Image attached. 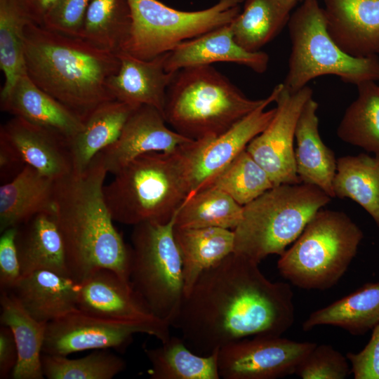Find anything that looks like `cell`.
<instances>
[{
    "mask_svg": "<svg viewBox=\"0 0 379 379\" xmlns=\"http://www.w3.org/2000/svg\"><path fill=\"white\" fill-rule=\"evenodd\" d=\"M294 320L291 284L271 281L259 263L233 252L201 274L171 326L190 350L209 355L242 338L282 335Z\"/></svg>",
    "mask_w": 379,
    "mask_h": 379,
    "instance_id": "6da1fadb",
    "label": "cell"
},
{
    "mask_svg": "<svg viewBox=\"0 0 379 379\" xmlns=\"http://www.w3.org/2000/svg\"><path fill=\"white\" fill-rule=\"evenodd\" d=\"M107 173L95 156L84 171L55 180L54 215L69 276L79 284L102 268L129 281L131 248L114 225L105 202Z\"/></svg>",
    "mask_w": 379,
    "mask_h": 379,
    "instance_id": "7a4b0ae2",
    "label": "cell"
},
{
    "mask_svg": "<svg viewBox=\"0 0 379 379\" xmlns=\"http://www.w3.org/2000/svg\"><path fill=\"white\" fill-rule=\"evenodd\" d=\"M25 60L30 79L84 121L98 106L115 100L109 87L120 67L115 53L29 21Z\"/></svg>",
    "mask_w": 379,
    "mask_h": 379,
    "instance_id": "3957f363",
    "label": "cell"
},
{
    "mask_svg": "<svg viewBox=\"0 0 379 379\" xmlns=\"http://www.w3.org/2000/svg\"><path fill=\"white\" fill-rule=\"evenodd\" d=\"M265 99L248 98L211 65L190 67L175 72L164 117L174 131L199 140L224 133Z\"/></svg>",
    "mask_w": 379,
    "mask_h": 379,
    "instance_id": "277c9868",
    "label": "cell"
},
{
    "mask_svg": "<svg viewBox=\"0 0 379 379\" xmlns=\"http://www.w3.org/2000/svg\"><path fill=\"white\" fill-rule=\"evenodd\" d=\"M179 149L142 154L114 174L103 187L114 221L134 226L171 220L188 195Z\"/></svg>",
    "mask_w": 379,
    "mask_h": 379,
    "instance_id": "5b68a950",
    "label": "cell"
},
{
    "mask_svg": "<svg viewBox=\"0 0 379 379\" xmlns=\"http://www.w3.org/2000/svg\"><path fill=\"white\" fill-rule=\"evenodd\" d=\"M331 199L310 184L274 186L244 206L241 220L233 230L234 253L257 263L270 255H281Z\"/></svg>",
    "mask_w": 379,
    "mask_h": 379,
    "instance_id": "8992f818",
    "label": "cell"
},
{
    "mask_svg": "<svg viewBox=\"0 0 379 379\" xmlns=\"http://www.w3.org/2000/svg\"><path fill=\"white\" fill-rule=\"evenodd\" d=\"M363 237L361 230L346 213L321 208L279 255L277 269L298 288H331L347 272Z\"/></svg>",
    "mask_w": 379,
    "mask_h": 379,
    "instance_id": "52a82bcc",
    "label": "cell"
},
{
    "mask_svg": "<svg viewBox=\"0 0 379 379\" xmlns=\"http://www.w3.org/2000/svg\"><path fill=\"white\" fill-rule=\"evenodd\" d=\"M288 27L291 50L283 84L290 92L324 75H335L356 86L379 80L378 55L356 58L343 51L327 31L318 0H304L291 13Z\"/></svg>",
    "mask_w": 379,
    "mask_h": 379,
    "instance_id": "ba28073f",
    "label": "cell"
},
{
    "mask_svg": "<svg viewBox=\"0 0 379 379\" xmlns=\"http://www.w3.org/2000/svg\"><path fill=\"white\" fill-rule=\"evenodd\" d=\"M175 213L166 223L134 225L130 246L133 288L152 313L171 326L185 297L182 260L173 232Z\"/></svg>",
    "mask_w": 379,
    "mask_h": 379,
    "instance_id": "9c48e42d",
    "label": "cell"
},
{
    "mask_svg": "<svg viewBox=\"0 0 379 379\" xmlns=\"http://www.w3.org/2000/svg\"><path fill=\"white\" fill-rule=\"evenodd\" d=\"M132 25L122 50L150 60L170 52L184 41L230 24L246 0H220L201 11H182L158 0H128Z\"/></svg>",
    "mask_w": 379,
    "mask_h": 379,
    "instance_id": "30bf717a",
    "label": "cell"
},
{
    "mask_svg": "<svg viewBox=\"0 0 379 379\" xmlns=\"http://www.w3.org/2000/svg\"><path fill=\"white\" fill-rule=\"evenodd\" d=\"M170 324L164 321H125L94 317L77 309L46 324L43 353L67 356L89 350L122 351L136 333L169 339Z\"/></svg>",
    "mask_w": 379,
    "mask_h": 379,
    "instance_id": "8fae6325",
    "label": "cell"
},
{
    "mask_svg": "<svg viewBox=\"0 0 379 379\" xmlns=\"http://www.w3.org/2000/svg\"><path fill=\"white\" fill-rule=\"evenodd\" d=\"M282 87V83L277 85L262 105L224 133L193 140L180 147L188 185L187 197L208 187L215 176L267 126L274 116L276 108L265 109L275 101Z\"/></svg>",
    "mask_w": 379,
    "mask_h": 379,
    "instance_id": "7c38bea8",
    "label": "cell"
},
{
    "mask_svg": "<svg viewBox=\"0 0 379 379\" xmlns=\"http://www.w3.org/2000/svg\"><path fill=\"white\" fill-rule=\"evenodd\" d=\"M313 342L260 335L229 343L218 350L220 378L276 379L294 374L315 347Z\"/></svg>",
    "mask_w": 379,
    "mask_h": 379,
    "instance_id": "4fadbf2b",
    "label": "cell"
},
{
    "mask_svg": "<svg viewBox=\"0 0 379 379\" xmlns=\"http://www.w3.org/2000/svg\"><path fill=\"white\" fill-rule=\"evenodd\" d=\"M312 95L308 86L290 92L283 84L274 101L277 106L274 117L246 147L267 171L274 186L301 182L296 173L293 140L300 114Z\"/></svg>",
    "mask_w": 379,
    "mask_h": 379,
    "instance_id": "5bb4252c",
    "label": "cell"
},
{
    "mask_svg": "<svg viewBox=\"0 0 379 379\" xmlns=\"http://www.w3.org/2000/svg\"><path fill=\"white\" fill-rule=\"evenodd\" d=\"M166 124L163 114L157 108L139 106L131 112L118 139L95 156L107 173L114 174L139 156L173 152L193 141L171 129Z\"/></svg>",
    "mask_w": 379,
    "mask_h": 379,
    "instance_id": "9a60e30c",
    "label": "cell"
},
{
    "mask_svg": "<svg viewBox=\"0 0 379 379\" xmlns=\"http://www.w3.org/2000/svg\"><path fill=\"white\" fill-rule=\"evenodd\" d=\"M77 309L88 314L116 321H157L130 281L109 269H99L79 283Z\"/></svg>",
    "mask_w": 379,
    "mask_h": 379,
    "instance_id": "2e32d148",
    "label": "cell"
},
{
    "mask_svg": "<svg viewBox=\"0 0 379 379\" xmlns=\"http://www.w3.org/2000/svg\"><path fill=\"white\" fill-rule=\"evenodd\" d=\"M327 31L347 55H379V0H323Z\"/></svg>",
    "mask_w": 379,
    "mask_h": 379,
    "instance_id": "e0dca14e",
    "label": "cell"
},
{
    "mask_svg": "<svg viewBox=\"0 0 379 379\" xmlns=\"http://www.w3.org/2000/svg\"><path fill=\"white\" fill-rule=\"evenodd\" d=\"M270 58L262 51L249 52L235 41L230 24L187 40L166 53L165 69H181L226 62L244 65L257 73L265 72Z\"/></svg>",
    "mask_w": 379,
    "mask_h": 379,
    "instance_id": "ac0fdd59",
    "label": "cell"
},
{
    "mask_svg": "<svg viewBox=\"0 0 379 379\" xmlns=\"http://www.w3.org/2000/svg\"><path fill=\"white\" fill-rule=\"evenodd\" d=\"M0 136L15 149L26 166L57 180L73 171L69 141L18 117L0 128Z\"/></svg>",
    "mask_w": 379,
    "mask_h": 379,
    "instance_id": "d6986e66",
    "label": "cell"
},
{
    "mask_svg": "<svg viewBox=\"0 0 379 379\" xmlns=\"http://www.w3.org/2000/svg\"><path fill=\"white\" fill-rule=\"evenodd\" d=\"M166 53L142 60L123 51L117 53L120 67L109 82L115 100L133 107L149 105L164 115L166 91L175 74L165 69Z\"/></svg>",
    "mask_w": 379,
    "mask_h": 379,
    "instance_id": "ffe728a7",
    "label": "cell"
},
{
    "mask_svg": "<svg viewBox=\"0 0 379 379\" xmlns=\"http://www.w3.org/2000/svg\"><path fill=\"white\" fill-rule=\"evenodd\" d=\"M0 106L2 111L53 131L69 142L84 126L78 114L39 88L27 73L0 100Z\"/></svg>",
    "mask_w": 379,
    "mask_h": 379,
    "instance_id": "44dd1931",
    "label": "cell"
},
{
    "mask_svg": "<svg viewBox=\"0 0 379 379\" xmlns=\"http://www.w3.org/2000/svg\"><path fill=\"white\" fill-rule=\"evenodd\" d=\"M79 287L68 276L41 270L21 277L11 291L32 317L47 324L77 309Z\"/></svg>",
    "mask_w": 379,
    "mask_h": 379,
    "instance_id": "7402d4cb",
    "label": "cell"
},
{
    "mask_svg": "<svg viewBox=\"0 0 379 379\" xmlns=\"http://www.w3.org/2000/svg\"><path fill=\"white\" fill-rule=\"evenodd\" d=\"M317 109L318 103L310 98L304 105L296 124V173L301 182L315 185L333 198L337 159L320 136Z\"/></svg>",
    "mask_w": 379,
    "mask_h": 379,
    "instance_id": "603a6c76",
    "label": "cell"
},
{
    "mask_svg": "<svg viewBox=\"0 0 379 379\" xmlns=\"http://www.w3.org/2000/svg\"><path fill=\"white\" fill-rule=\"evenodd\" d=\"M55 180L26 166L0 187V231L18 227L40 213L54 214Z\"/></svg>",
    "mask_w": 379,
    "mask_h": 379,
    "instance_id": "cb8c5ba5",
    "label": "cell"
},
{
    "mask_svg": "<svg viewBox=\"0 0 379 379\" xmlns=\"http://www.w3.org/2000/svg\"><path fill=\"white\" fill-rule=\"evenodd\" d=\"M15 242L22 277L41 270L69 277L54 214H38L18 227Z\"/></svg>",
    "mask_w": 379,
    "mask_h": 379,
    "instance_id": "d4e9b609",
    "label": "cell"
},
{
    "mask_svg": "<svg viewBox=\"0 0 379 379\" xmlns=\"http://www.w3.org/2000/svg\"><path fill=\"white\" fill-rule=\"evenodd\" d=\"M1 324L12 331L18 348L13 379H43L41 357L46 324L32 317L11 291H1Z\"/></svg>",
    "mask_w": 379,
    "mask_h": 379,
    "instance_id": "484cf974",
    "label": "cell"
},
{
    "mask_svg": "<svg viewBox=\"0 0 379 379\" xmlns=\"http://www.w3.org/2000/svg\"><path fill=\"white\" fill-rule=\"evenodd\" d=\"M173 232L182 260L185 296L202 273L234 252V232L220 227L175 226Z\"/></svg>",
    "mask_w": 379,
    "mask_h": 379,
    "instance_id": "4316f807",
    "label": "cell"
},
{
    "mask_svg": "<svg viewBox=\"0 0 379 379\" xmlns=\"http://www.w3.org/2000/svg\"><path fill=\"white\" fill-rule=\"evenodd\" d=\"M379 324V281L368 282L355 291L312 312L302 323L304 331L330 325L361 335Z\"/></svg>",
    "mask_w": 379,
    "mask_h": 379,
    "instance_id": "83f0119b",
    "label": "cell"
},
{
    "mask_svg": "<svg viewBox=\"0 0 379 379\" xmlns=\"http://www.w3.org/2000/svg\"><path fill=\"white\" fill-rule=\"evenodd\" d=\"M136 107L117 100L98 106L84 120L83 129L69 142L73 171H84L95 156L114 143Z\"/></svg>",
    "mask_w": 379,
    "mask_h": 379,
    "instance_id": "f1b7e54d",
    "label": "cell"
},
{
    "mask_svg": "<svg viewBox=\"0 0 379 379\" xmlns=\"http://www.w3.org/2000/svg\"><path fill=\"white\" fill-rule=\"evenodd\" d=\"M297 0H246L242 11L230 24L237 43L258 52L288 25Z\"/></svg>",
    "mask_w": 379,
    "mask_h": 379,
    "instance_id": "f546056e",
    "label": "cell"
},
{
    "mask_svg": "<svg viewBox=\"0 0 379 379\" xmlns=\"http://www.w3.org/2000/svg\"><path fill=\"white\" fill-rule=\"evenodd\" d=\"M152 379H220L218 350L201 355L190 350L182 338L171 336L161 345L145 349Z\"/></svg>",
    "mask_w": 379,
    "mask_h": 379,
    "instance_id": "4dcf8cb0",
    "label": "cell"
},
{
    "mask_svg": "<svg viewBox=\"0 0 379 379\" xmlns=\"http://www.w3.org/2000/svg\"><path fill=\"white\" fill-rule=\"evenodd\" d=\"M334 197L359 204L379 227V156L366 154L337 159Z\"/></svg>",
    "mask_w": 379,
    "mask_h": 379,
    "instance_id": "1f68e13d",
    "label": "cell"
},
{
    "mask_svg": "<svg viewBox=\"0 0 379 379\" xmlns=\"http://www.w3.org/2000/svg\"><path fill=\"white\" fill-rule=\"evenodd\" d=\"M243 208L225 192L209 187L185 199L175 213L174 226L233 230L241 220Z\"/></svg>",
    "mask_w": 379,
    "mask_h": 379,
    "instance_id": "d6a6232c",
    "label": "cell"
},
{
    "mask_svg": "<svg viewBox=\"0 0 379 379\" xmlns=\"http://www.w3.org/2000/svg\"><path fill=\"white\" fill-rule=\"evenodd\" d=\"M131 25L128 0H91L79 38L117 53L122 50Z\"/></svg>",
    "mask_w": 379,
    "mask_h": 379,
    "instance_id": "836d02e7",
    "label": "cell"
},
{
    "mask_svg": "<svg viewBox=\"0 0 379 379\" xmlns=\"http://www.w3.org/2000/svg\"><path fill=\"white\" fill-rule=\"evenodd\" d=\"M357 86L358 96L347 108L337 135L343 141L379 156V86L374 81Z\"/></svg>",
    "mask_w": 379,
    "mask_h": 379,
    "instance_id": "e575fe53",
    "label": "cell"
},
{
    "mask_svg": "<svg viewBox=\"0 0 379 379\" xmlns=\"http://www.w3.org/2000/svg\"><path fill=\"white\" fill-rule=\"evenodd\" d=\"M29 21L18 0H0V68L5 77L0 100L26 74L25 29Z\"/></svg>",
    "mask_w": 379,
    "mask_h": 379,
    "instance_id": "d590c367",
    "label": "cell"
},
{
    "mask_svg": "<svg viewBox=\"0 0 379 379\" xmlns=\"http://www.w3.org/2000/svg\"><path fill=\"white\" fill-rule=\"evenodd\" d=\"M274 186L267 171L246 149L215 176L208 187L225 192L244 206Z\"/></svg>",
    "mask_w": 379,
    "mask_h": 379,
    "instance_id": "8d00e7d4",
    "label": "cell"
},
{
    "mask_svg": "<svg viewBox=\"0 0 379 379\" xmlns=\"http://www.w3.org/2000/svg\"><path fill=\"white\" fill-rule=\"evenodd\" d=\"M41 364L48 379H111L126 367L125 361L109 349L95 350L78 359L43 353Z\"/></svg>",
    "mask_w": 379,
    "mask_h": 379,
    "instance_id": "74e56055",
    "label": "cell"
},
{
    "mask_svg": "<svg viewBox=\"0 0 379 379\" xmlns=\"http://www.w3.org/2000/svg\"><path fill=\"white\" fill-rule=\"evenodd\" d=\"M350 373V364L346 355L326 344H317L294 373L302 379H344Z\"/></svg>",
    "mask_w": 379,
    "mask_h": 379,
    "instance_id": "f35d334b",
    "label": "cell"
},
{
    "mask_svg": "<svg viewBox=\"0 0 379 379\" xmlns=\"http://www.w3.org/2000/svg\"><path fill=\"white\" fill-rule=\"evenodd\" d=\"M91 0H59L45 17L47 29L69 36L79 37Z\"/></svg>",
    "mask_w": 379,
    "mask_h": 379,
    "instance_id": "ab89813d",
    "label": "cell"
},
{
    "mask_svg": "<svg viewBox=\"0 0 379 379\" xmlns=\"http://www.w3.org/2000/svg\"><path fill=\"white\" fill-rule=\"evenodd\" d=\"M18 227L3 231L0 237V289L11 291L21 278L20 260L16 246Z\"/></svg>",
    "mask_w": 379,
    "mask_h": 379,
    "instance_id": "60d3db41",
    "label": "cell"
},
{
    "mask_svg": "<svg viewBox=\"0 0 379 379\" xmlns=\"http://www.w3.org/2000/svg\"><path fill=\"white\" fill-rule=\"evenodd\" d=\"M354 379H379V324L372 330L366 345L359 352H347Z\"/></svg>",
    "mask_w": 379,
    "mask_h": 379,
    "instance_id": "b9f144b4",
    "label": "cell"
},
{
    "mask_svg": "<svg viewBox=\"0 0 379 379\" xmlns=\"http://www.w3.org/2000/svg\"><path fill=\"white\" fill-rule=\"evenodd\" d=\"M18 348L11 330L6 326H0V378L11 376L18 361Z\"/></svg>",
    "mask_w": 379,
    "mask_h": 379,
    "instance_id": "7bdbcfd3",
    "label": "cell"
},
{
    "mask_svg": "<svg viewBox=\"0 0 379 379\" xmlns=\"http://www.w3.org/2000/svg\"><path fill=\"white\" fill-rule=\"evenodd\" d=\"M26 166L15 149L0 136V179L1 184L15 177Z\"/></svg>",
    "mask_w": 379,
    "mask_h": 379,
    "instance_id": "ee69618b",
    "label": "cell"
},
{
    "mask_svg": "<svg viewBox=\"0 0 379 379\" xmlns=\"http://www.w3.org/2000/svg\"><path fill=\"white\" fill-rule=\"evenodd\" d=\"M29 20L41 25L51 8L59 0H18Z\"/></svg>",
    "mask_w": 379,
    "mask_h": 379,
    "instance_id": "f6af8a7d",
    "label": "cell"
},
{
    "mask_svg": "<svg viewBox=\"0 0 379 379\" xmlns=\"http://www.w3.org/2000/svg\"><path fill=\"white\" fill-rule=\"evenodd\" d=\"M298 1V0H297Z\"/></svg>",
    "mask_w": 379,
    "mask_h": 379,
    "instance_id": "bcb514c9",
    "label": "cell"
}]
</instances>
